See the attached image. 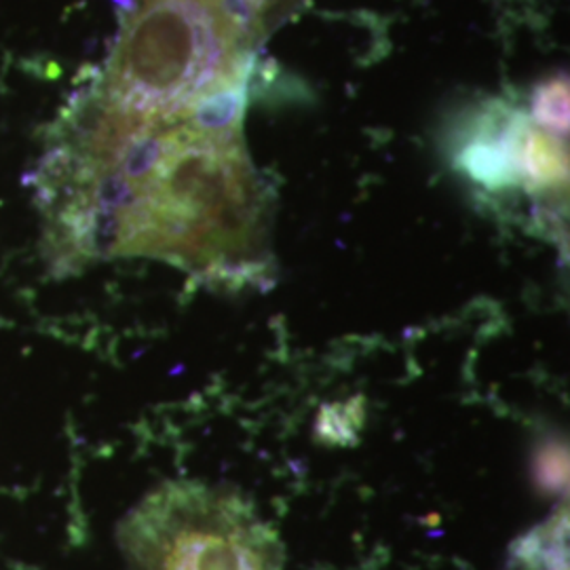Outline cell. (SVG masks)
Wrapping results in <instances>:
<instances>
[{
	"label": "cell",
	"instance_id": "obj_1",
	"mask_svg": "<svg viewBox=\"0 0 570 570\" xmlns=\"http://www.w3.org/2000/svg\"><path fill=\"white\" fill-rule=\"evenodd\" d=\"M252 68L220 0H142L125 18L98 94L129 115L183 121L193 104Z\"/></svg>",
	"mask_w": 570,
	"mask_h": 570
},
{
	"label": "cell",
	"instance_id": "obj_2",
	"mask_svg": "<svg viewBox=\"0 0 570 570\" xmlns=\"http://www.w3.org/2000/svg\"><path fill=\"white\" fill-rule=\"evenodd\" d=\"M252 75V72H249ZM249 75L237 81L226 82L207 94L184 112L183 122L207 142H242V127L247 106Z\"/></svg>",
	"mask_w": 570,
	"mask_h": 570
},
{
	"label": "cell",
	"instance_id": "obj_3",
	"mask_svg": "<svg viewBox=\"0 0 570 570\" xmlns=\"http://www.w3.org/2000/svg\"><path fill=\"white\" fill-rule=\"evenodd\" d=\"M522 186L529 193L562 188L569 183V148L560 136L530 122L518 144Z\"/></svg>",
	"mask_w": 570,
	"mask_h": 570
},
{
	"label": "cell",
	"instance_id": "obj_4",
	"mask_svg": "<svg viewBox=\"0 0 570 570\" xmlns=\"http://www.w3.org/2000/svg\"><path fill=\"white\" fill-rule=\"evenodd\" d=\"M569 106L567 75L551 77L548 81L537 85V89L530 96V121L550 134L567 138L570 121Z\"/></svg>",
	"mask_w": 570,
	"mask_h": 570
},
{
	"label": "cell",
	"instance_id": "obj_5",
	"mask_svg": "<svg viewBox=\"0 0 570 570\" xmlns=\"http://www.w3.org/2000/svg\"><path fill=\"white\" fill-rule=\"evenodd\" d=\"M117 7H119V11H121L125 18H129V16H134L136 11H138V0H112Z\"/></svg>",
	"mask_w": 570,
	"mask_h": 570
}]
</instances>
